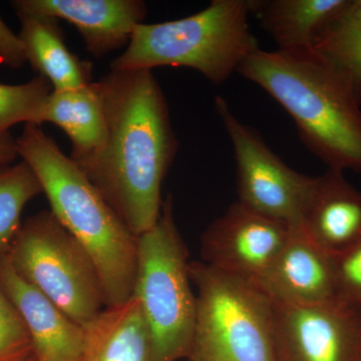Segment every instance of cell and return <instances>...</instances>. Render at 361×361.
<instances>
[{
	"instance_id": "1",
	"label": "cell",
	"mask_w": 361,
	"mask_h": 361,
	"mask_svg": "<svg viewBox=\"0 0 361 361\" xmlns=\"http://www.w3.org/2000/svg\"><path fill=\"white\" fill-rule=\"evenodd\" d=\"M97 84L106 142L78 167L139 237L160 218L161 185L178 151L167 99L153 71H111Z\"/></svg>"
},
{
	"instance_id": "2",
	"label": "cell",
	"mask_w": 361,
	"mask_h": 361,
	"mask_svg": "<svg viewBox=\"0 0 361 361\" xmlns=\"http://www.w3.org/2000/svg\"><path fill=\"white\" fill-rule=\"evenodd\" d=\"M16 147L39 180L51 212L92 258L106 307L127 302L137 274V237L40 126L26 123Z\"/></svg>"
},
{
	"instance_id": "3",
	"label": "cell",
	"mask_w": 361,
	"mask_h": 361,
	"mask_svg": "<svg viewBox=\"0 0 361 361\" xmlns=\"http://www.w3.org/2000/svg\"><path fill=\"white\" fill-rule=\"evenodd\" d=\"M237 73L291 116L303 144L329 169L361 174V104L314 49H258Z\"/></svg>"
},
{
	"instance_id": "4",
	"label": "cell",
	"mask_w": 361,
	"mask_h": 361,
	"mask_svg": "<svg viewBox=\"0 0 361 361\" xmlns=\"http://www.w3.org/2000/svg\"><path fill=\"white\" fill-rule=\"evenodd\" d=\"M251 1L213 0L188 18L141 23L125 51L111 63V71L188 68L214 85L222 84L259 49L249 25Z\"/></svg>"
},
{
	"instance_id": "5",
	"label": "cell",
	"mask_w": 361,
	"mask_h": 361,
	"mask_svg": "<svg viewBox=\"0 0 361 361\" xmlns=\"http://www.w3.org/2000/svg\"><path fill=\"white\" fill-rule=\"evenodd\" d=\"M132 296L139 301L149 341V361L187 358L193 342L197 296L189 255L173 214L170 194L154 227L137 237Z\"/></svg>"
},
{
	"instance_id": "6",
	"label": "cell",
	"mask_w": 361,
	"mask_h": 361,
	"mask_svg": "<svg viewBox=\"0 0 361 361\" xmlns=\"http://www.w3.org/2000/svg\"><path fill=\"white\" fill-rule=\"evenodd\" d=\"M197 315L189 361H278L273 302L253 280L193 261Z\"/></svg>"
},
{
	"instance_id": "7",
	"label": "cell",
	"mask_w": 361,
	"mask_h": 361,
	"mask_svg": "<svg viewBox=\"0 0 361 361\" xmlns=\"http://www.w3.org/2000/svg\"><path fill=\"white\" fill-rule=\"evenodd\" d=\"M6 255L21 278L80 326L106 308L92 258L51 211L23 221Z\"/></svg>"
},
{
	"instance_id": "8",
	"label": "cell",
	"mask_w": 361,
	"mask_h": 361,
	"mask_svg": "<svg viewBox=\"0 0 361 361\" xmlns=\"http://www.w3.org/2000/svg\"><path fill=\"white\" fill-rule=\"evenodd\" d=\"M215 109L232 142L239 202L267 217L300 225L314 177L288 167L257 130L240 122L224 97H216Z\"/></svg>"
},
{
	"instance_id": "9",
	"label": "cell",
	"mask_w": 361,
	"mask_h": 361,
	"mask_svg": "<svg viewBox=\"0 0 361 361\" xmlns=\"http://www.w3.org/2000/svg\"><path fill=\"white\" fill-rule=\"evenodd\" d=\"M272 302L278 361H361V305Z\"/></svg>"
},
{
	"instance_id": "10",
	"label": "cell",
	"mask_w": 361,
	"mask_h": 361,
	"mask_svg": "<svg viewBox=\"0 0 361 361\" xmlns=\"http://www.w3.org/2000/svg\"><path fill=\"white\" fill-rule=\"evenodd\" d=\"M292 226L236 202L201 236L203 262L215 269L258 281L290 238Z\"/></svg>"
},
{
	"instance_id": "11",
	"label": "cell",
	"mask_w": 361,
	"mask_h": 361,
	"mask_svg": "<svg viewBox=\"0 0 361 361\" xmlns=\"http://www.w3.org/2000/svg\"><path fill=\"white\" fill-rule=\"evenodd\" d=\"M16 13H40L77 28L85 49L97 59L128 47L148 14L142 0H14Z\"/></svg>"
},
{
	"instance_id": "12",
	"label": "cell",
	"mask_w": 361,
	"mask_h": 361,
	"mask_svg": "<svg viewBox=\"0 0 361 361\" xmlns=\"http://www.w3.org/2000/svg\"><path fill=\"white\" fill-rule=\"evenodd\" d=\"M256 282L275 302L312 305L337 300L334 256L316 245L300 226H292L283 250Z\"/></svg>"
},
{
	"instance_id": "13",
	"label": "cell",
	"mask_w": 361,
	"mask_h": 361,
	"mask_svg": "<svg viewBox=\"0 0 361 361\" xmlns=\"http://www.w3.org/2000/svg\"><path fill=\"white\" fill-rule=\"evenodd\" d=\"M0 286L23 317L37 361L80 360L84 327L21 278L6 254H0Z\"/></svg>"
},
{
	"instance_id": "14",
	"label": "cell",
	"mask_w": 361,
	"mask_h": 361,
	"mask_svg": "<svg viewBox=\"0 0 361 361\" xmlns=\"http://www.w3.org/2000/svg\"><path fill=\"white\" fill-rule=\"evenodd\" d=\"M299 226L316 245L341 255L361 241V191L329 169L314 177Z\"/></svg>"
},
{
	"instance_id": "15",
	"label": "cell",
	"mask_w": 361,
	"mask_h": 361,
	"mask_svg": "<svg viewBox=\"0 0 361 361\" xmlns=\"http://www.w3.org/2000/svg\"><path fill=\"white\" fill-rule=\"evenodd\" d=\"M51 123L70 137L71 159L82 166L104 149L108 135L106 111L99 84L77 89L52 90L45 102L42 125Z\"/></svg>"
},
{
	"instance_id": "16",
	"label": "cell",
	"mask_w": 361,
	"mask_h": 361,
	"mask_svg": "<svg viewBox=\"0 0 361 361\" xmlns=\"http://www.w3.org/2000/svg\"><path fill=\"white\" fill-rule=\"evenodd\" d=\"M20 21L18 37L26 59L54 90L77 89L92 82V65L66 47L59 20L40 13H16Z\"/></svg>"
},
{
	"instance_id": "17",
	"label": "cell",
	"mask_w": 361,
	"mask_h": 361,
	"mask_svg": "<svg viewBox=\"0 0 361 361\" xmlns=\"http://www.w3.org/2000/svg\"><path fill=\"white\" fill-rule=\"evenodd\" d=\"M84 329V349L78 361L149 360L148 329L135 297L104 308Z\"/></svg>"
},
{
	"instance_id": "18",
	"label": "cell",
	"mask_w": 361,
	"mask_h": 361,
	"mask_svg": "<svg viewBox=\"0 0 361 361\" xmlns=\"http://www.w3.org/2000/svg\"><path fill=\"white\" fill-rule=\"evenodd\" d=\"M345 0H268L251 1V13L279 51L314 49Z\"/></svg>"
},
{
	"instance_id": "19",
	"label": "cell",
	"mask_w": 361,
	"mask_h": 361,
	"mask_svg": "<svg viewBox=\"0 0 361 361\" xmlns=\"http://www.w3.org/2000/svg\"><path fill=\"white\" fill-rule=\"evenodd\" d=\"M44 193L39 180L25 161L0 170V254L8 253L30 200Z\"/></svg>"
},
{
	"instance_id": "20",
	"label": "cell",
	"mask_w": 361,
	"mask_h": 361,
	"mask_svg": "<svg viewBox=\"0 0 361 361\" xmlns=\"http://www.w3.org/2000/svg\"><path fill=\"white\" fill-rule=\"evenodd\" d=\"M52 85L37 75L23 85L0 84V137L23 123L42 127V114Z\"/></svg>"
},
{
	"instance_id": "21",
	"label": "cell",
	"mask_w": 361,
	"mask_h": 361,
	"mask_svg": "<svg viewBox=\"0 0 361 361\" xmlns=\"http://www.w3.org/2000/svg\"><path fill=\"white\" fill-rule=\"evenodd\" d=\"M313 49L341 78L361 104V30L324 33Z\"/></svg>"
},
{
	"instance_id": "22",
	"label": "cell",
	"mask_w": 361,
	"mask_h": 361,
	"mask_svg": "<svg viewBox=\"0 0 361 361\" xmlns=\"http://www.w3.org/2000/svg\"><path fill=\"white\" fill-rule=\"evenodd\" d=\"M35 348L23 317L0 286V361H28Z\"/></svg>"
},
{
	"instance_id": "23",
	"label": "cell",
	"mask_w": 361,
	"mask_h": 361,
	"mask_svg": "<svg viewBox=\"0 0 361 361\" xmlns=\"http://www.w3.org/2000/svg\"><path fill=\"white\" fill-rule=\"evenodd\" d=\"M337 300L361 305V241L334 256Z\"/></svg>"
},
{
	"instance_id": "24",
	"label": "cell",
	"mask_w": 361,
	"mask_h": 361,
	"mask_svg": "<svg viewBox=\"0 0 361 361\" xmlns=\"http://www.w3.org/2000/svg\"><path fill=\"white\" fill-rule=\"evenodd\" d=\"M25 45L18 35H14L0 18V63L13 70H18L25 65Z\"/></svg>"
},
{
	"instance_id": "25",
	"label": "cell",
	"mask_w": 361,
	"mask_h": 361,
	"mask_svg": "<svg viewBox=\"0 0 361 361\" xmlns=\"http://www.w3.org/2000/svg\"><path fill=\"white\" fill-rule=\"evenodd\" d=\"M361 0H345L343 6L330 21L324 33L329 32H360ZM323 33V35H324Z\"/></svg>"
},
{
	"instance_id": "26",
	"label": "cell",
	"mask_w": 361,
	"mask_h": 361,
	"mask_svg": "<svg viewBox=\"0 0 361 361\" xmlns=\"http://www.w3.org/2000/svg\"><path fill=\"white\" fill-rule=\"evenodd\" d=\"M18 147L16 139L11 134H6L0 137V170L13 165V161L18 158Z\"/></svg>"
},
{
	"instance_id": "27",
	"label": "cell",
	"mask_w": 361,
	"mask_h": 361,
	"mask_svg": "<svg viewBox=\"0 0 361 361\" xmlns=\"http://www.w3.org/2000/svg\"><path fill=\"white\" fill-rule=\"evenodd\" d=\"M30 361H37V358L32 357V360H30Z\"/></svg>"
},
{
	"instance_id": "28",
	"label": "cell",
	"mask_w": 361,
	"mask_h": 361,
	"mask_svg": "<svg viewBox=\"0 0 361 361\" xmlns=\"http://www.w3.org/2000/svg\"><path fill=\"white\" fill-rule=\"evenodd\" d=\"M28 361H30V360H28Z\"/></svg>"
}]
</instances>
